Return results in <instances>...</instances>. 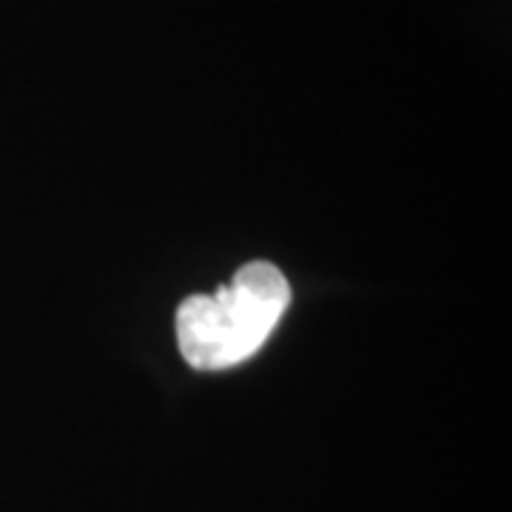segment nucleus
<instances>
[{"instance_id":"1","label":"nucleus","mask_w":512,"mask_h":512,"mask_svg":"<svg viewBox=\"0 0 512 512\" xmlns=\"http://www.w3.org/2000/svg\"><path fill=\"white\" fill-rule=\"evenodd\" d=\"M291 305V285L271 262L242 265L228 285L194 293L177 311V345L194 370H228L268 342Z\"/></svg>"}]
</instances>
